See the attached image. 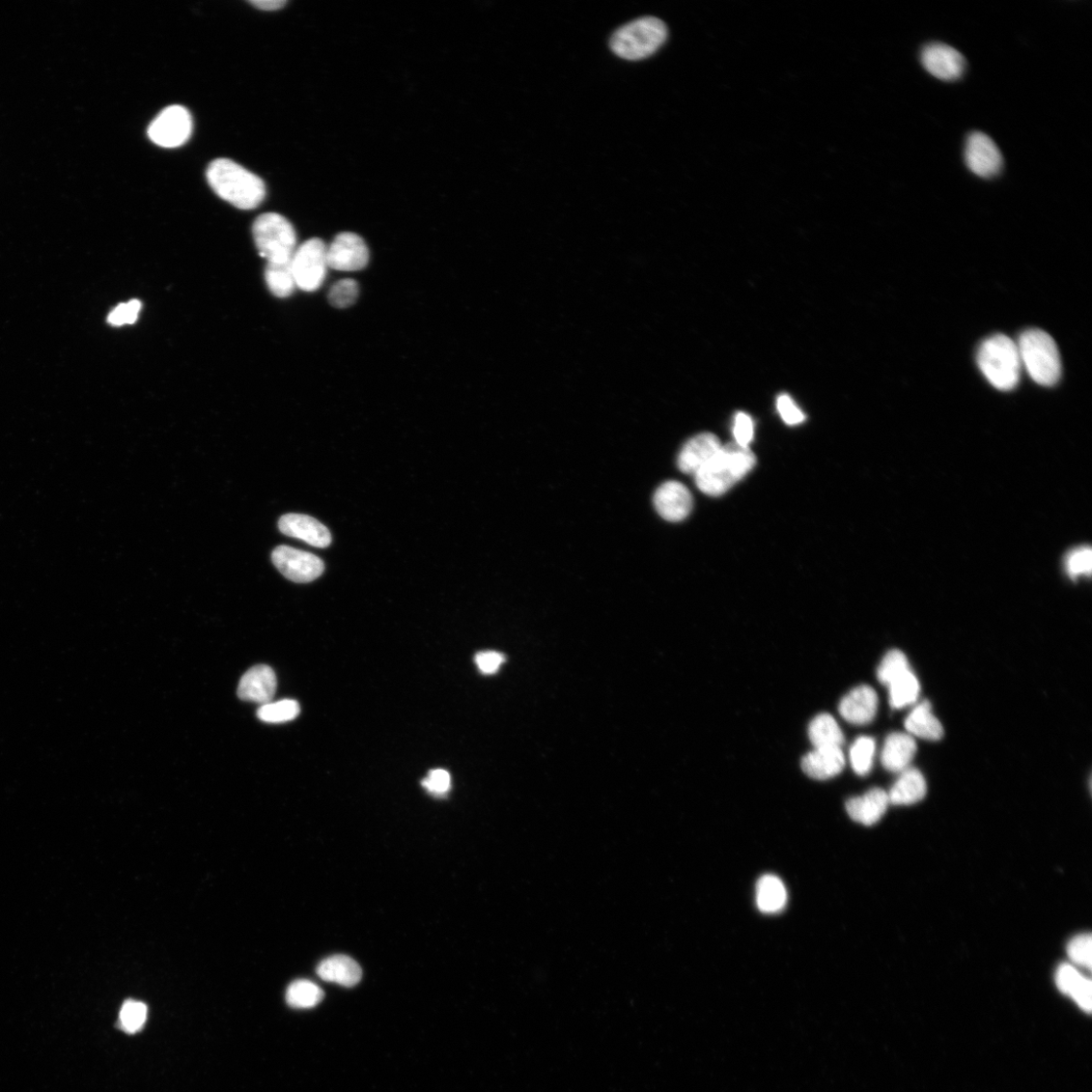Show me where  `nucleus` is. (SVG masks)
<instances>
[{
    "mask_svg": "<svg viewBox=\"0 0 1092 1092\" xmlns=\"http://www.w3.org/2000/svg\"><path fill=\"white\" fill-rule=\"evenodd\" d=\"M207 180L219 197L240 210H254L265 199L263 181L230 159H216L208 167Z\"/></svg>",
    "mask_w": 1092,
    "mask_h": 1092,
    "instance_id": "nucleus-1",
    "label": "nucleus"
},
{
    "mask_svg": "<svg viewBox=\"0 0 1092 1092\" xmlns=\"http://www.w3.org/2000/svg\"><path fill=\"white\" fill-rule=\"evenodd\" d=\"M755 463L757 459L749 447L736 442L722 445L721 450L694 474L696 485L707 495H723L743 480Z\"/></svg>",
    "mask_w": 1092,
    "mask_h": 1092,
    "instance_id": "nucleus-2",
    "label": "nucleus"
},
{
    "mask_svg": "<svg viewBox=\"0 0 1092 1092\" xmlns=\"http://www.w3.org/2000/svg\"><path fill=\"white\" fill-rule=\"evenodd\" d=\"M977 363L995 388L1012 390L1019 384L1022 361L1017 344L1007 336L996 334L985 341L979 347Z\"/></svg>",
    "mask_w": 1092,
    "mask_h": 1092,
    "instance_id": "nucleus-3",
    "label": "nucleus"
},
{
    "mask_svg": "<svg viewBox=\"0 0 1092 1092\" xmlns=\"http://www.w3.org/2000/svg\"><path fill=\"white\" fill-rule=\"evenodd\" d=\"M1022 366L1034 383L1053 386L1061 379L1060 352L1051 336L1040 329L1025 331L1017 343Z\"/></svg>",
    "mask_w": 1092,
    "mask_h": 1092,
    "instance_id": "nucleus-4",
    "label": "nucleus"
},
{
    "mask_svg": "<svg viewBox=\"0 0 1092 1092\" xmlns=\"http://www.w3.org/2000/svg\"><path fill=\"white\" fill-rule=\"evenodd\" d=\"M667 39V27L663 20L643 17L620 27L610 39V48L623 60L638 61L651 58Z\"/></svg>",
    "mask_w": 1092,
    "mask_h": 1092,
    "instance_id": "nucleus-5",
    "label": "nucleus"
},
{
    "mask_svg": "<svg viewBox=\"0 0 1092 1092\" xmlns=\"http://www.w3.org/2000/svg\"><path fill=\"white\" fill-rule=\"evenodd\" d=\"M252 232L261 257L267 263H285L292 261L297 233L287 218L276 213L263 214L256 220Z\"/></svg>",
    "mask_w": 1092,
    "mask_h": 1092,
    "instance_id": "nucleus-6",
    "label": "nucleus"
},
{
    "mask_svg": "<svg viewBox=\"0 0 1092 1092\" xmlns=\"http://www.w3.org/2000/svg\"><path fill=\"white\" fill-rule=\"evenodd\" d=\"M292 269L299 289L317 291L324 283L327 269V246L319 238L305 241L292 258Z\"/></svg>",
    "mask_w": 1092,
    "mask_h": 1092,
    "instance_id": "nucleus-7",
    "label": "nucleus"
},
{
    "mask_svg": "<svg viewBox=\"0 0 1092 1092\" xmlns=\"http://www.w3.org/2000/svg\"><path fill=\"white\" fill-rule=\"evenodd\" d=\"M192 118L184 106L171 105L164 108L148 128L153 143L163 148H177L185 144L192 133Z\"/></svg>",
    "mask_w": 1092,
    "mask_h": 1092,
    "instance_id": "nucleus-8",
    "label": "nucleus"
},
{
    "mask_svg": "<svg viewBox=\"0 0 1092 1092\" xmlns=\"http://www.w3.org/2000/svg\"><path fill=\"white\" fill-rule=\"evenodd\" d=\"M272 562L279 572L295 583L313 582L325 570L321 558L315 554L287 546H278L273 550Z\"/></svg>",
    "mask_w": 1092,
    "mask_h": 1092,
    "instance_id": "nucleus-9",
    "label": "nucleus"
},
{
    "mask_svg": "<svg viewBox=\"0 0 1092 1092\" xmlns=\"http://www.w3.org/2000/svg\"><path fill=\"white\" fill-rule=\"evenodd\" d=\"M965 162L969 171L979 178L992 179L998 176L1003 167V157L993 140L980 132L967 138Z\"/></svg>",
    "mask_w": 1092,
    "mask_h": 1092,
    "instance_id": "nucleus-10",
    "label": "nucleus"
},
{
    "mask_svg": "<svg viewBox=\"0 0 1092 1092\" xmlns=\"http://www.w3.org/2000/svg\"><path fill=\"white\" fill-rule=\"evenodd\" d=\"M327 262L329 267L335 270H361L370 262V250L357 234L342 233L327 247Z\"/></svg>",
    "mask_w": 1092,
    "mask_h": 1092,
    "instance_id": "nucleus-11",
    "label": "nucleus"
},
{
    "mask_svg": "<svg viewBox=\"0 0 1092 1092\" xmlns=\"http://www.w3.org/2000/svg\"><path fill=\"white\" fill-rule=\"evenodd\" d=\"M920 60L929 73L944 81L960 79L967 65L959 51L941 43H932L923 48Z\"/></svg>",
    "mask_w": 1092,
    "mask_h": 1092,
    "instance_id": "nucleus-12",
    "label": "nucleus"
},
{
    "mask_svg": "<svg viewBox=\"0 0 1092 1092\" xmlns=\"http://www.w3.org/2000/svg\"><path fill=\"white\" fill-rule=\"evenodd\" d=\"M654 504L662 518L669 522H680L690 515L693 509V497L682 483L668 481L656 491Z\"/></svg>",
    "mask_w": 1092,
    "mask_h": 1092,
    "instance_id": "nucleus-13",
    "label": "nucleus"
},
{
    "mask_svg": "<svg viewBox=\"0 0 1092 1092\" xmlns=\"http://www.w3.org/2000/svg\"><path fill=\"white\" fill-rule=\"evenodd\" d=\"M277 681L273 669L265 665L256 666L246 671L238 686L241 700L258 705L271 703L276 692Z\"/></svg>",
    "mask_w": 1092,
    "mask_h": 1092,
    "instance_id": "nucleus-14",
    "label": "nucleus"
},
{
    "mask_svg": "<svg viewBox=\"0 0 1092 1092\" xmlns=\"http://www.w3.org/2000/svg\"><path fill=\"white\" fill-rule=\"evenodd\" d=\"M278 527L285 536L303 541L315 547H328L332 541L329 529L310 516L287 514L279 519Z\"/></svg>",
    "mask_w": 1092,
    "mask_h": 1092,
    "instance_id": "nucleus-15",
    "label": "nucleus"
},
{
    "mask_svg": "<svg viewBox=\"0 0 1092 1092\" xmlns=\"http://www.w3.org/2000/svg\"><path fill=\"white\" fill-rule=\"evenodd\" d=\"M721 447L720 440L712 433H703L691 438L679 454V469L694 475L721 450Z\"/></svg>",
    "mask_w": 1092,
    "mask_h": 1092,
    "instance_id": "nucleus-16",
    "label": "nucleus"
},
{
    "mask_svg": "<svg viewBox=\"0 0 1092 1092\" xmlns=\"http://www.w3.org/2000/svg\"><path fill=\"white\" fill-rule=\"evenodd\" d=\"M878 696L870 686H859L848 693L839 705V713L850 723L871 722L877 712Z\"/></svg>",
    "mask_w": 1092,
    "mask_h": 1092,
    "instance_id": "nucleus-17",
    "label": "nucleus"
},
{
    "mask_svg": "<svg viewBox=\"0 0 1092 1092\" xmlns=\"http://www.w3.org/2000/svg\"><path fill=\"white\" fill-rule=\"evenodd\" d=\"M846 760L842 748H816L802 760L804 773L817 780H827L841 773Z\"/></svg>",
    "mask_w": 1092,
    "mask_h": 1092,
    "instance_id": "nucleus-18",
    "label": "nucleus"
},
{
    "mask_svg": "<svg viewBox=\"0 0 1092 1092\" xmlns=\"http://www.w3.org/2000/svg\"><path fill=\"white\" fill-rule=\"evenodd\" d=\"M889 804L888 793L881 789H873L863 796L850 799L846 808L853 821L874 826L885 815Z\"/></svg>",
    "mask_w": 1092,
    "mask_h": 1092,
    "instance_id": "nucleus-19",
    "label": "nucleus"
},
{
    "mask_svg": "<svg viewBox=\"0 0 1092 1092\" xmlns=\"http://www.w3.org/2000/svg\"><path fill=\"white\" fill-rule=\"evenodd\" d=\"M916 744L910 735L891 734L884 745L881 762L883 767L890 772H904L914 758Z\"/></svg>",
    "mask_w": 1092,
    "mask_h": 1092,
    "instance_id": "nucleus-20",
    "label": "nucleus"
},
{
    "mask_svg": "<svg viewBox=\"0 0 1092 1092\" xmlns=\"http://www.w3.org/2000/svg\"><path fill=\"white\" fill-rule=\"evenodd\" d=\"M317 974L324 982L352 988L359 984L362 970L350 957L336 955L322 961L317 968Z\"/></svg>",
    "mask_w": 1092,
    "mask_h": 1092,
    "instance_id": "nucleus-21",
    "label": "nucleus"
},
{
    "mask_svg": "<svg viewBox=\"0 0 1092 1092\" xmlns=\"http://www.w3.org/2000/svg\"><path fill=\"white\" fill-rule=\"evenodd\" d=\"M927 794L925 777L914 768L905 770L888 793L889 802L894 805H911Z\"/></svg>",
    "mask_w": 1092,
    "mask_h": 1092,
    "instance_id": "nucleus-22",
    "label": "nucleus"
},
{
    "mask_svg": "<svg viewBox=\"0 0 1092 1092\" xmlns=\"http://www.w3.org/2000/svg\"><path fill=\"white\" fill-rule=\"evenodd\" d=\"M788 890L782 880L775 875H764L755 887V902L758 909L768 914L781 912L788 904Z\"/></svg>",
    "mask_w": 1092,
    "mask_h": 1092,
    "instance_id": "nucleus-23",
    "label": "nucleus"
},
{
    "mask_svg": "<svg viewBox=\"0 0 1092 1092\" xmlns=\"http://www.w3.org/2000/svg\"><path fill=\"white\" fill-rule=\"evenodd\" d=\"M908 732L927 741H939L944 736V728L932 712V706L925 702L917 706L906 719Z\"/></svg>",
    "mask_w": 1092,
    "mask_h": 1092,
    "instance_id": "nucleus-24",
    "label": "nucleus"
},
{
    "mask_svg": "<svg viewBox=\"0 0 1092 1092\" xmlns=\"http://www.w3.org/2000/svg\"><path fill=\"white\" fill-rule=\"evenodd\" d=\"M808 735L815 748H842L845 742L841 728L828 713L820 714L810 722Z\"/></svg>",
    "mask_w": 1092,
    "mask_h": 1092,
    "instance_id": "nucleus-25",
    "label": "nucleus"
},
{
    "mask_svg": "<svg viewBox=\"0 0 1092 1092\" xmlns=\"http://www.w3.org/2000/svg\"><path fill=\"white\" fill-rule=\"evenodd\" d=\"M291 262L267 263L265 281L269 291L277 298H288L297 288Z\"/></svg>",
    "mask_w": 1092,
    "mask_h": 1092,
    "instance_id": "nucleus-26",
    "label": "nucleus"
},
{
    "mask_svg": "<svg viewBox=\"0 0 1092 1092\" xmlns=\"http://www.w3.org/2000/svg\"><path fill=\"white\" fill-rule=\"evenodd\" d=\"M324 991L309 980H297L288 989L286 999L294 1009H313L324 998Z\"/></svg>",
    "mask_w": 1092,
    "mask_h": 1092,
    "instance_id": "nucleus-27",
    "label": "nucleus"
},
{
    "mask_svg": "<svg viewBox=\"0 0 1092 1092\" xmlns=\"http://www.w3.org/2000/svg\"><path fill=\"white\" fill-rule=\"evenodd\" d=\"M888 688L890 705L895 709H902L914 704L920 691L918 680L911 669L892 682Z\"/></svg>",
    "mask_w": 1092,
    "mask_h": 1092,
    "instance_id": "nucleus-28",
    "label": "nucleus"
},
{
    "mask_svg": "<svg viewBox=\"0 0 1092 1092\" xmlns=\"http://www.w3.org/2000/svg\"><path fill=\"white\" fill-rule=\"evenodd\" d=\"M910 670L907 656L898 650L890 651L882 660L878 669V680L887 687Z\"/></svg>",
    "mask_w": 1092,
    "mask_h": 1092,
    "instance_id": "nucleus-29",
    "label": "nucleus"
},
{
    "mask_svg": "<svg viewBox=\"0 0 1092 1092\" xmlns=\"http://www.w3.org/2000/svg\"><path fill=\"white\" fill-rule=\"evenodd\" d=\"M300 711V706L295 700L286 699L262 706L258 716L263 722L284 723L297 718Z\"/></svg>",
    "mask_w": 1092,
    "mask_h": 1092,
    "instance_id": "nucleus-30",
    "label": "nucleus"
},
{
    "mask_svg": "<svg viewBox=\"0 0 1092 1092\" xmlns=\"http://www.w3.org/2000/svg\"><path fill=\"white\" fill-rule=\"evenodd\" d=\"M147 1005L142 1001L127 1000L121 1009L119 1028L127 1033L142 1031L147 1021Z\"/></svg>",
    "mask_w": 1092,
    "mask_h": 1092,
    "instance_id": "nucleus-31",
    "label": "nucleus"
},
{
    "mask_svg": "<svg viewBox=\"0 0 1092 1092\" xmlns=\"http://www.w3.org/2000/svg\"><path fill=\"white\" fill-rule=\"evenodd\" d=\"M875 748L874 740L868 737L859 738L853 744L850 750V759L852 767L858 775L865 776L871 771Z\"/></svg>",
    "mask_w": 1092,
    "mask_h": 1092,
    "instance_id": "nucleus-32",
    "label": "nucleus"
},
{
    "mask_svg": "<svg viewBox=\"0 0 1092 1092\" xmlns=\"http://www.w3.org/2000/svg\"><path fill=\"white\" fill-rule=\"evenodd\" d=\"M1066 569L1069 576L1073 580L1081 576L1089 577L1092 569L1090 547L1081 546L1072 550L1066 558Z\"/></svg>",
    "mask_w": 1092,
    "mask_h": 1092,
    "instance_id": "nucleus-33",
    "label": "nucleus"
},
{
    "mask_svg": "<svg viewBox=\"0 0 1092 1092\" xmlns=\"http://www.w3.org/2000/svg\"><path fill=\"white\" fill-rule=\"evenodd\" d=\"M358 294V284L353 279L346 278L331 288L328 298L333 306L344 309L356 302Z\"/></svg>",
    "mask_w": 1092,
    "mask_h": 1092,
    "instance_id": "nucleus-34",
    "label": "nucleus"
},
{
    "mask_svg": "<svg viewBox=\"0 0 1092 1092\" xmlns=\"http://www.w3.org/2000/svg\"><path fill=\"white\" fill-rule=\"evenodd\" d=\"M1068 953L1073 963L1090 970L1092 965L1091 936L1079 935L1072 939L1069 944Z\"/></svg>",
    "mask_w": 1092,
    "mask_h": 1092,
    "instance_id": "nucleus-35",
    "label": "nucleus"
},
{
    "mask_svg": "<svg viewBox=\"0 0 1092 1092\" xmlns=\"http://www.w3.org/2000/svg\"><path fill=\"white\" fill-rule=\"evenodd\" d=\"M142 307V303L139 300H132L128 303H120L109 313L107 322L116 327L132 325L138 320Z\"/></svg>",
    "mask_w": 1092,
    "mask_h": 1092,
    "instance_id": "nucleus-36",
    "label": "nucleus"
},
{
    "mask_svg": "<svg viewBox=\"0 0 1092 1092\" xmlns=\"http://www.w3.org/2000/svg\"><path fill=\"white\" fill-rule=\"evenodd\" d=\"M1083 976L1072 965H1061L1056 973V985L1064 994L1072 995L1083 980Z\"/></svg>",
    "mask_w": 1092,
    "mask_h": 1092,
    "instance_id": "nucleus-37",
    "label": "nucleus"
},
{
    "mask_svg": "<svg viewBox=\"0 0 1092 1092\" xmlns=\"http://www.w3.org/2000/svg\"><path fill=\"white\" fill-rule=\"evenodd\" d=\"M423 787L436 797L444 796L452 787L451 775L442 769L431 770L423 781Z\"/></svg>",
    "mask_w": 1092,
    "mask_h": 1092,
    "instance_id": "nucleus-38",
    "label": "nucleus"
},
{
    "mask_svg": "<svg viewBox=\"0 0 1092 1092\" xmlns=\"http://www.w3.org/2000/svg\"><path fill=\"white\" fill-rule=\"evenodd\" d=\"M777 409L783 422L788 425L795 426L804 423L805 415L791 399L790 396L783 394L778 397Z\"/></svg>",
    "mask_w": 1092,
    "mask_h": 1092,
    "instance_id": "nucleus-39",
    "label": "nucleus"
},
{
    "mask_svg": "<svg viewBox=\"0 0 1092 1092\" xmlns=\"http://www.w3.org/2000/svg\"><path fill=\"white\" fill-rule=\"evenodd\" d=\"M753 423L750 416L746 413H738L734 423V435L736 443L742 447L748 448L753 439Z\"/></svg>",
    "mask_w": 1092,
    "mask_h": 1092,
    "instance_id": "nucleus-40",
    "label": "nucleus"
},
{
    "mask_svg": "<svg viewBox=\"0 0 1092 1092\" xmlns=\"http://www.w3.org/2000/svg\"><path fill=\"white\" fill-rule=\"evenodd\" d=\"M474 661L483 674L493 675L497 673L506 659L500 653L489 651L479 653Z\"/></svg>",
    "mask_w": 1092,
    "mask_h": 1092,
    "instance_id": "nucleus-41",
    "label": "nucleus"
},
{
    "mask_svg": "<svg viewBox=\"0 0 1092 1092\" xmlns=\"http://www.w3.org/2000/svg\"><path fill=\"white\" fill-rule=\"evenodd\" d=\"M1091 995H1092L1091 982H1090L1089 979L1084 977L1083 980H1082V983L1079 985V987L1074 991V993L1072 995V997L1077 1002V1004L1081 1007L1082 1010L1089 1013L1091 1011Z\"/></svg>",
    "mask_w": 1092,
    "mask_h": 1092,
    "instance_id": "nucleus-42",
    "label": "nucleus"
},
{
    "mask_svg": "<svg viewBox=\"0 0 1092 1092\" xmlns=\"http://www.w3.org/2000/svg\"><path fill=\"white\" fill-rule=\"evenodd\" d=\"M250 4L259 10L273 12L284 8L287 2L286 0H254V2H250Z\"/></svg>",
    "mask_w": 1092,
    "mask_h": 1092,
    "instance_id": "nucleus-43",
    "label": "nucleus"
}]
</instances>
